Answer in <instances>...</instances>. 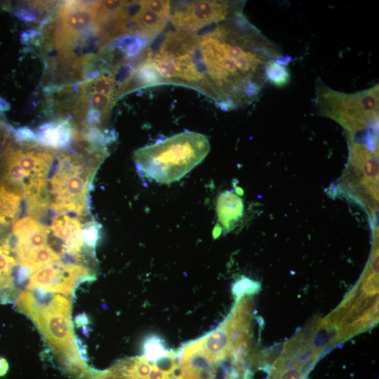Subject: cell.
Instances as JSON below:
<instances>
[{
	"label": "cell",
	"instance_id": "6da1fadb",
	"mask_svg": "<svg viewBox=\"0 0 379 379\" xmlns=\"http://www.w3.org/2000/svg\"><path fill=\"white\" fill-rule=\"evenodd\" d=\"M208 138L185 131L135 151L133 158L139 173L161 184H170L184 177L207 156Z\"/></svg>",
	"mask_w": 379,
	"mask_h": 379
},
{
	"label": "cell",
	"instance_id": "7a4b0ae2",
	"mask_svg": "<svg viewBox=\"0 0 379 379\" xmlns=\"http://www.w3.org/2000/svg\"><path fill=\"white\" fill-rule=\"evenodd\" d=\"M70 312L69 300L60 295H53L39 304L32 300L21 312L41 332L64 372L84 361L76 344Z\"/></svg>",
	"mask_w": 379,
	"mask_h": 379
},
{
	"label": "cell",
	"instance_id": "3957f363",
	"mask_svg": "<svg viewBox=\"0 0 379 379\" xmlns=\"http://www.w3.org/2000/svg\"><path fill=\"white\" fill-rule=\"evenodd\" d=\"M51 178V208L60 215H82L87 210L88 185L98 167L88 166L77 157L62 154Z\"/></svg>",
	"mask_w": 379,
	"mask_h": 379
},
{
	"label": "cell",
	"instance_id": "277c9868",
	"mask_svg": "<svg viewBox=\"0 0 379 379\" xmlns=\"http://www.w3.org/2000/svg\"><path fill=\"white\" fill-rule=\"evenodd\" d=\"M317 92L321 114L328 117L350 131L378 126V85L353 94L333 91L319 86Z\"/></svg>",
	"mask_w": 379,
	"mask_h": 379
},
{
	"label": "cell",
	"instance_id": "5b68a950",
	"mask_svg": "<svg viewBox=\"0 0 379 379\" xmlns=\"http://www.w3.org/2000/svg\"><path fill=\"white\" fill-rule=\"evenodd\" d=\"M311 341L306 335L293 338L274 361L267 379H305L322 352Z\"/></svg>",
	"mask_w": 379,
	"mask_h": 379
},
{
	"label": "cell",
	"instance_id": "8992f818",
	"mask_svg": "<svg viewBox=\"0 0 379 379\" xmlns=\"http://www.w3.org/2000/svg\"><path fill=\"white\" fill-rule=\"evenodd\" d=\"M100 1H67L62 10L57 45L68 51L77 39L95 25Z\"/></svg>",
	"mask_w": 379,
	"mask_h": 379
},
{
	"label": "cell",
	"instance_id": "52a82bcc",
	"mask_svg": "<svg viewBox=\"0 0 379 379\" xmlns=\"http://www.w3.org/2000/svg\"><path fill=\"white\" fill-rule=\"evenodd\" d=\"M229 5L224 1H195L184 4L171 16L176 27L184 32H196L201 27L224 20Z\"/></svg>",
	"mask_w": 379,
	"mask_h": 379
},
{
	"label": "cell",
	"instance_id": "ba28073f",
	"mask_svg": "<svg viewBox=\"0 0 379 379\" xmlns=\"http://www.w3.org/2000/svg\"><path fill=\"white\" fill-rule=\"evenodd\" d=\"M81 228L77 219L67 215L53 218L50 227L53 234L62 242V254L77 261L82 260Z\"/></svg>",
	"mask_w": 379,
	"mask_h": 379
},
{
	"label": "cell",
	"instance_id": "9c48e42d",
	"mask_svg": "<svg viewBox=\"0 0 379 379\" xmlns=\"http://www.w3.org/2000/svg\"><path fill=\"white\" fill-rule=\"evenodd\" d=\"M15 265L8 237L0 244V303L13 302L15 295V280L12 275Z\"/></svg>",
	"mask_w": 379,
	"mask_h": 379
},
{
	"label": "cell",
	"instance_id": "30bf717a",
	"mask_svg": "<svg viewBox=\"0 0 379 379\" xmlns=\"http://www.w3.org/2000/svg\"><path fill=\"white\" fill-rule=\"evenodd\" d=\"M35 141L43 146L58 149L63 148L70 143L72 129L65 121L46 123L39 127Z\"/></svg>",
	"mask_w": 379,
	"mask_h": 379
},
{
	"label": "cell",
	"instance_id": "8fae6325",
	"mask_svg": "<svg viewBox=\"0 0 379 379\" xmlns=\"http://www.w3.org/2000/svg\"><path fill=\"white\" fill-rule=\"evenodd\" d=\"M244 205L242 200L230 191L222 192L218 197L216 211L218 222L226 230L230 228L242 216Z\"/></svg>",
	"mask_w": 379,
	"mask_h": 379
},
{
	"label": "cell",
	"instance_id": "7c38bea8",
	"mask_svg": "<svg viewBox=\"0 0 379 379\" xmlns=\"http://www.w3.org/2000/svg\"><path fill=\"white\" fill-rule=\"evenodd\" d=\"M20 195L6 183H0V236L17 217Z\"/></svg>",
	"mask_w": 379,
	"mask_h": 379
},
{
	"label": "cell",
	"instance_id": "4fadbf2b",
	"mask_svg": "<svg viewBox=\"0 0 379 379\" xmlns=\"http://www.w3.org/2000/svg\"><path fill=\"white\" fill-rule=\"evenodd\" d=\"M167 20L141 5V8L131 20L133 25L131 29L146 39L154 37L164 29Z\"/></svg>",
	"mask_w": 379,
	"mask_h": 379
},
{
	"label": "cell",
	"instance_id": "5bb4252c",
	"mask_svg": "<svg viewBox=\"0 0 379 379\" xmlns=\"http://www.w3.org/2000/svg\"><path fill=\"white\" fill-rule=\"evenodd\" d=\"M147 39L138 35H126L118 39L114 46L125 53L126 57L138 55L147 46Z\"/></svg>",
	"mask_w": 379,
	"mask_h": 379
},
{
	"label": "cell",
	"instance_id": "9a60e30c",
	"mask_svg": "<svg viewBox=\"0 0 379 379\" xmlns=\"http://www.w3.org/2000/svg\"><path fill=\"white\" fill-rule=\"evenodd\" d=\"M264 73L267 80L276 87L286 86L291 79V75L285 66L272 60L265 64Z\"/></svg>",
	"mask_w": 379,
	"mask_h": 379
},
{
	"label": "cell",
	"instance_id": "2e32d148",
	"mask_svg": "<svg viewBox=\"0 0 379 379\" xmlns=\"http://www.w3.org/2000/svg\"><path fill=\"white\" fill-rule=\"evenodd\" d=\"M83 87L91 88V93H96L111 98L115 93V84L111 76H98Z\"/></svg>",
	"mask_w": 379,
	"mask_h": 379
},
{
	"label": "cell",
	"instance_id": "e0dca14e",
	"mask_svg": "<svg viewBox=\"0 0 379 379\" xmlns=\"http://www.w3.org/2000/svg\"><path fill=\"white\" fill-rule=\"evenodd\" d=\"M168 351L164 342L157 336H150L144 343V356L156 360Z\"/></svg>",
	"mask_w": 379,
	"mask_h": 379
},
{
	"label": "cell",
	"instance_id": "ac0fdd59",
	"mask_svg": "<svg viewBox=\"0 0 379 379\" xmlns=\"http://www.w3.org/2000/svg\"><path fill=\"white\" fill-rule=\"evenodd\" d=\"M138 79L146 84H153L162 81V78L154 66L147 60L137 71Z\"/></svg>",
	"mask_w": 379,
	"mask_h": 379
},
{
	"label": "cell",
	"instance_id": "d6986e66",
	"mask_svg": "<svg viewBox=\"0 0 379 379\" xmlns=\"http://www.w3.org/2000/svg\"><path fill=\"white\" fill-rule=\"evenodd\" d=\"M99 225L97 222H89L81 228V239L84 245L93 249L99 239Z\"/></svg>",
	"mask_w": 379,
	"mask_h": 379
},
{
	"label": "cell",
	"instance_id": "ffe728a7",
	"mask_svg": "<svg viewBox=\"0 0 379 379\" xmlns=\"http://www.w3.org/2000/svg\"><path fill=\"white\" fill-rule=\"evenodd\" d=\"M112 103L111 97L96 93H90L89 106L91 109L97 110L105 116L107 114Z\"/></svg>",
	"mask_w": 379,
	"mask_h": 379
},
{
	"label": "cell",
	"instance_id": "44dd1931",
	"mask_svg": "<svg viewBox=\"0 0 379 379\" xmlns=\"http://www.w3.org/2000/svg\"><path fill=\"white\" fill-rule=\"evenodd\" d=\"M143 8L162 17L168 18L170 15V1L161 0L140 1Z\"/></svg>",
	"mask_w": 379,
	"mask_h": 379
},
{
	"label": "cell",
	"instance_id": "7402d4cb",
	"mask_svg": "<svg viewBox=\"0 0 379 379\" xmlns=\"http://www.w3.org/2000/svg\"><path fill=\"white\" fill-rule=\"evenodd\" d=\"M240 86L246 99L256 97L260 91L261 86L252 79V77H244L240 81Z\"/></svg>",
	"mask_w": 379,
	"mask_h": 379
},
{
	"label": "cell",
	"instance_id": "603a6c76",
	"mask_svg": "<svg viewBox=\"0 0 379 379\" xmlns=\"http://www.w3.org/2000/svg\"><path fill=\"white\" fill-rule=\"evenodd\" d=\"M258 284L248 278H242L235 283L233 291L237 298L244 296L253 293L256 290Z\"/></svg>",
	"mask_w": 379,
	"mask_h": 379
},
{
	"label": "cell",
	"instance_id": "cb8c5ba5",
	"mask_svg": "<svg viewBox=\"0 0 379 379\" xmlns=\"http://www.w3.org/2000/svg\"><path fill=\"white\" fill-rule=\"evenodd\" d=\"M133 72V69L132 65L128 64L123 65L114 70V74L112 76H111V77L112 78L114 84H122L126 83L129 79Z\"/></svg>",
	"mask_w": 379,
	"mask_h": 379
},
{
	"label": "cell",
	"instance_id": "d4e9b609",
	"mask_svg": "<svg viewBox=\"0 0 379 379\" xmlns=\"http://www.w3.org/2000/svg\"><path fill=\"white\" fill-rule=\"evenodd\" d=\"M14 136L19 142L35 141L36 140V135L27 127L19 128L15 130Z\"/></svg>",
	"mask_w": 379,
	"mask_h": 379
},
{
	"label": "cell",
	"instance_id": "484cf974",
	"mask_svg": "<svg viewBox=\"0 0 379 379\" xmlns=\"http://www.w3.org/2000/svg\"><path fill=\"white\" fill-rule=\"evenodd\" d=\"M15 14L20 20L25 22H33L36 19V13L29 9L20 8Z\"/></svg>",
	"mask_w": 379,
	"mask_h": 379
},
{
	"label": "cell",
	"instance_id": "4316f807",
	"mask_svg": "<svg viewBox=\"0 0 379 379\" xmlns=\"http://www.w3.org/2000/svg\"><path fill=\"white\" fill-rule=\"evenodd\" d=\"M8 364L7 361L2 357H0V376L4 375L8 371Z\"/></svg>",
	"mask_w": 379,
	"mask_h": 379
},
{
	"label": "cell",
	"instance_id": "83f0119b",
	"mask_svg": "<svg viewBox=\"0 0 379 379\" xmlns=\"http://www.w3.org/2000/svg\"><path fill=\"white\" fill-rule=\"evenodd\" d=\"M291 59L292 58L288 55L281 56L280 58H277L275 62L281 65L285 66L291 61Z\"/></svg>",
	"mask_w": 379,
	"mask_h": 379
},
{
	"label": "cell",
	"instance_id": "f1b7e54d",
	"mask_svg": "<svg viewBox=\"0 0 379 379\" xmlns=\"http://www.w3.org/2000/svg\"><path fill=\"white\" fill-rule=\"evenodd\" d=\"M75 321L78 326L86 324L88 323L87 317L84 314L79 315L77 317Z\"/></svg>",
	"mask_w": 379,
	"mask_h": 379
},
{
	"label": "cell",
	"instance_id": "f546056e",
	"mask_svg": "<svg viewBox=\"0 0 379 379\" xmlns=\"http://www.w3.org/2000/svg\"><path fill=\"white\" fill-rule=\"evenodd\" d=\"M8 108V104L0 98V111L6 110Z\"/></svg>",
	"mask_w": 379,
	"mask_h": 379
}]
</instances>
